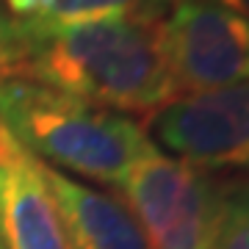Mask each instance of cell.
I'll return each instance as SVG.
<instances>
[{
	"mask_svg": "<svg viewBox=\"0 0 249 249\" xmlns=\"http://www.w3.org/2000/svg\"><path fill=\"white\" fill-rule=\"evenodd\" d=\"M0 247L70 249L45 163L0 124Z\"/></svg>",
	"mask_w": 249,
	"mask_h": 249,
	"instance_id": "6",
	"label": "cell"
},
{
	"mask_svg": "<svg viewBox=\"0 0 249 249\" xmlns=\"http://www.w3.org/2000/svg\"><path fill=\"white\" fill-rule=\"evenodd\" d=\"M160 47L178 97L249 80V22L216 0H172Z\"/></svg>",
	"mask_w": 249,
	"mask_h": 249,
	"instance_id": "4",
	"label": "cell"
},
{
	"mask_svg": "<svg viewBox=\"0 0 249 249\" xmlns=\"http://www.w3.org/2000/svg\"><path fill=\"white\" fill-rule=\"evenodd\" d=\"M70 249H147L136 219L119 196L89 188L45 163Z\"/></svg>",
	"mask_w": 249,
	"mask_h": 249,
	"instance_id": "7",
	"label": "cell"
},
{
	"mask_svg": "<svg viewBox=\"0 0 249 249\" xmlns=\"http://www.w3.org/2000/svg\"><path fill=\"white\" fill-rule=\"evenodd\" d=\"M172 0H55L53 11L42 22L47 25H72L91 19H150L160 22Z\"/></svg>",
	"mask_w": 249,
	"mask_h": 249,
	"instance_id": "8",
	"label": "cell"
},
{
	"mask_svg": "<svg viewBox=\"0 0 249 249\" xmlns=\"http://www.w3.org/2000/svg\"><path fill=\"white\" fill-rule=\"evenodd\" d=\"M150 130L199 169H249V80L169 100L150 114Z\"/></svg>",
	"mask_w": 249,
	"mask_h": 249,
	"instance_id": "5",
	"label": "cell"
},
{
	"mask_svg": "<svg viewBox=\"0 0 249 249\" xmlns=\"http://www.w3.org/2000/svg\"><path fill=\"white\" fill-rule=\"evenodd\" d=\"M0 78H25L122 114H155L175 100L160 22L91 19L47 25L14 19Z\"/></svg>",
	"mask_w": 249,
	"mask_h": 249,
	"instance_id": "1",
	"label": "cell"
},
{
	"mask_svg": "<svg viewBox=\"0 0 249 249\" xmlns=\"http://www.w3.org/2000/svg\"><path fill=\"white\" fill-rule=\"evenodd\" d=\"M147 249H211L219 178L183 158L147 147L119 183Z\"/></svg>",
	"mask_w": 249,
	"mask_h": 249,
	"instance_id": "3",
	"label": "cell"
},
{
	"mask_svg": "<svg viewBox=\"0 0 249 249\" xmlns=\"http://www.w3.org/2000/svg\"><path fill=\"white\" fill-rule=\"evenodd\" d=\"M0 124L42 163L111 188L152 144L130 116L25 78H0Z\"/></svg>",
	"mask_w": 249,
	"mask_h": 249,
	"instance_id": "2",
	"label": "cell"
},
{
	"mask_svg": "<svg viewBox=\"0 0 249 249\" xmlns=\"http://www.w3.org/2000/svg\"><path fill=\"white\" fill-rule=\"evenodd\" d=\"M0 249H3V247H0Z\"/></svg>",
	"mask_w": 249,
	"mask_h": 249,
	"instance_id": "12",
	"label": "cell"
},
{
	"mask_svg": "<svg viewBox=\"0 0 249 249\" xmlns=\"http://www.w3.org/2000/svg\"><path fill=\"white\" fill-rule=\"evenodd\" d=\"M216 3H222L224 9L235 11L238 17H244L249 22V0H216Z\"/></svg>",
	"mask_w": 249,
	"mask_h": 249,
	"instance_id": "11",
	"label": "cell"
},
{
	"mask_svg": "<svg viewBox=\"0 0 249 249\" xmlns=\"http://www.w3.org/2000/svg\"><path fill=\"white\" fill-rule=\"evenodd\" d=\"M0 6L6 9V14L14 19H45L53 11L55 0H0Z\"/></svg>",
	"mask_w": 249,
	"mask_h": 249,
	"instance_id": "10",
	"label": "cell"
},
{
	"mask_svg": "<svg viewBox=\"0 0 249 249\" xmlns=\"http://www.w3.org/2000/svg\"><path fill=\"white\" fill-rule=\"evenodd\" d=\"M211 249H249V178H219Z\"/></svg>",
	"mask_w": 249,
	"mask_h": 249,
	"instance_id": "9",
	"label": "cell"
}]
</instances>
